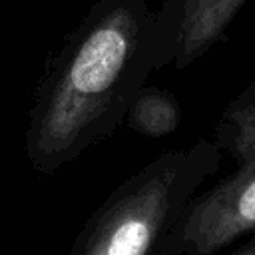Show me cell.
I'll use <instances>...</instances> for the list:
<instances>
[{
    "mask_svg": "<svg viewBox=\"0 0 255 255\" xmlns=\"http://www.w3.org/2000/svg\"><path fill=\"white\" fill-rule=\"evenodd\" d=\"M155 14L147 0H98L68 36L36 92L24 149L50 175L126 122L157 66L175 58L181 6Z\"/></svg>",
    "mask_w": 255,
    "mask_h": 255,
    "instance_id": "obj_1",
    "label": "cell"
},
{
    "mask_svg": "<svg viewBox=\"0 0 255 255\" xmlns=\"http://www.w3.org/2000/svg\"><path fill=\"white\" fill-rule=\"evenodd\" d=\"M209 161L207 145L153 157L106 197L68 255H157Z\"/></svg>",
    "mask_w": 255,
    "mask_h": 255,
    "instance_id": "obj_2",
    "label": "cell"
},
{
    "mask_svg": "<svg viewBox=\"0 0 255 255\" xmlns=\"http://www.w3.org/2000/svg\"><path fill=\"white\" fill-rule=\"evenodd\" d=\"M239 161L231 177L187 203L157 255H215L255 229V147Z\"/></svg>",
    "mask_w": 255,
    "mask_h": 255,
    "instance_id": "obj_3",
    "label": "cell"
},
{
    "mask_svg": "<svg viewBox=\"0 0 255 255\" xmlns=\"http://www.w3.org/2000/svg\"><path fill=\"white\" fill-rule=\"evenodd\" d=\"M245 0H181L173 62L183 68L203 56L225 32Z\"/></svg>",
    "mask_w": 255,
    "mask_h": 255,
    "instance_id": "obj_4",
    "label": "cell"
},
{
    "mask_svg": "<svg viewBox=\"0 0 255 255\" xmlns=\"http://www.w3.org/2000/svg\"><path fill=\"white\" fill-rule=\"evenodd\" d=\"M181 122V110L175 98L159 88L143 86L135 96L126 124L131 131L145 137H163L177 129Z\"/></svg>",
    "mask_w": 255,
    "mask_h": 255,
    "instance_id": "obj_5",
    "label": "cell"
},
{
    "mask_svg": "<svg viewBox=\"0 0 255 255\" xmlns=\"http://www.w3.org/2000/svg\"><path fill=\"white\" fill-rule=\"evenodd\" d=\"M243 255H255V251H249V253H243Z\"/></svg>",
    "mask_w": 255,
    "mask_h": 255,
    "instance_id": "obj_6",
    "label": "cell"
}]
</instances>
